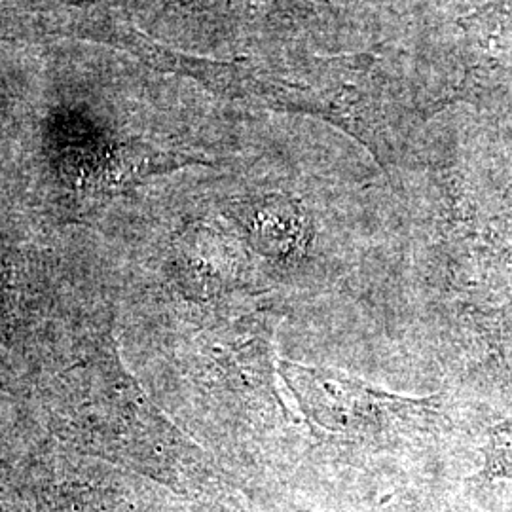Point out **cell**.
Wrapping results in <instances>:
<instances>
[{
  "label": "cell",
  "instance_id": "1",
  "mask_svg": "<svg viewBox=\"0 0 512 512\" xmlns=\"http://www.w3.org/2000/svg\"><path fill=\"white\" fill-rule=\"evenodd\" d=\"M277 370L311 429L346 440L418 439L442 427L440 399L406 397L346 372L279 359Z\"/></svg>",
  "mask_w": 512,
  "mask_h": 512
},
{
  "label": "cell",
  "instance_id": "2",
  "mask_svg": "<svg viewBox=\"0 0 512 512\" xmlns=\"http://www.w3.org/2000/svg\"><path fill=\"white\" fill-rule=\"evenodd\" d=\"M475 71L490 84L512 80V0H495L465 21Z\"/></svg>",
  "mask_w": 512,
  "mask_h": 512
},
{
  "label": "cell",
  "instance_id": "3",
  "mask_svg": "<svg viewBox=\"0 0 512 512\" xmlns=\"http://www.w3.org/2000/svg\"><path fill=\"white\" fill-rule=\"evenodd\" d=\"M249 234L256 251L277 262L302 258L308 245L306 217L287 198L258 203L249 217Z\"/></svg>",
  "mask_w": 512,
  "mask_h": 512
}]
</instances>
